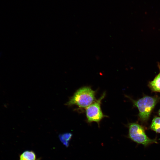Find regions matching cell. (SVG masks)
I'll return each instance as SVG.
<instances>
[{
    "label": "cell",
    "mask_w": 160,
    "mask_h": 160,
    "mask_svg": "<svg viewBox=\"0 0 160 160\" xmlns=\"http://www.w3.org/2000/svg\"><path fill=\"white\" fill-rule=\"evenodd\" d=\"M96 92L90 87L86 86L78 89L70 98L66 104L76 105L81 108H86L96 100Z\"/></svg>",
    "instance_id": "cell-1"
},
{
    "label": "cell",
    "mask_w": 160,
    "mask_h": 160,
    "mask_svg": "<svg viewBox=\"0 0 160 160\" xmlns=\"http://www.w3.org/2000/svg\"><path fill=\"white\" fill-rule=\"evenodd\" d=\"M159 98L150 96H145L137 100L131 99L133 105L138 109V116L141 121L146 122L149 118L152 111Z\"/></svg>",
    "instance_id": "cell-2"
},
{
    "label": "cell",
    "mask_w": 160,
    "mask_h": 160,
    "mask_svg": "<svg viewBox=\"0 0 160 160\" xmlns=\"http://www.w3.org/2000/svg\"><path fill=\"white\" fill-rule=\"evenodd\" d=\"M128 137L136 143L147 146L151 144L157 143L156 139L149 138L146 135L143 127L136 123L128 124Z\"/></svg>",
    "instance_id": "cell-3"
},
{
    "label": "cell",
    "mask_w": 160,
    "mask_h": 160,
    "mask_svg": "<svg viewBox=\"0 0 160 160\" xmlns=\"http://www.w3.org/2000/svg\"><path fill=\"white\" fill-rule=\"evenodd\" d=\"M105 95V93L104 92L98 100L86 108V115L88 123L95 122L99 126L100 121L106 116L103 114L101 108L102 100Z\"/></svg>",
    "instance_id": "cell-4"
},
{
    "label": "cell",
    "mask_w": 160,
    "mask_h": 160,
    "mask_svg": "<svg viewBox=\"0 0 160 160\" xmlns=\"http://www.w3.org/2000/svg\"><path fill=\"white\" fill-rule=\"evenodd\" d=\"M149 86L152 91L160 92V72L149 82Z\"/></svg>",
    "instance_id": "cell-5"
},
{
    "label": "cell",
    "mask_w": 160,
    "mask_h": 160,
    "mask_svg": "<svg viewBox=\"0 0 160 160\" xmlns=\"http://www.w3.org/2000/svg\"><path fill=\"white\" fill-rule=\"evenodd\" d=\"M36 155L32 151H25L20 156V160H36Z\"/></svg>",
    "instance_id": "cell-6"
},
{
    "label": "cell",
    "mask_w": 160,
    "mask_h": 160,
    "mask_svg": "<svg viewBox=\"0 0 160 160\" xmlns=\"http://www.w3.org/2000/svg\"><path fill=\"white\" fill-rule=\"evenodd\" d=\"M150 128L154 132L160 133V117L154 118L150 126Z\"/></svg>",
    "instance_id": "cell-7"
},
{
    "label": "cell",
    "mask_w": 160,
    "mask_h": 160,
    "mask_svg": "<svg viewBox=\"0 0 160 160\" xmlns=\"http://www.w3.org/2000/svg\"><path fill=\"white\" fill-rule=\"evenodd\" d=\"M72 134L70 133H65L59 135V137L60 141L65 146L68 147L69 145Z\"/></svg>",
    "instance_id": "cell-8"
},
{
    "label": "cell",
    "mask_w": 160,
    "mask_h": 160,
    "mask_svg": "<svg viewBox=\"0 0 160 160\" xmlns=\"http://www.w3.org/2000/svg\"><path fill=\"white\" fill-rule=\"evenodd\" d=\"M158 114H159V115L160 116V109L159 111Z\"/></svg>",
    "instance_id": "cell-9"
},
{
    "label": "cell",
    "mask_w": 160,
    "mask_h": 160,
    "mask_svg": "<svg viewBox=\"0 0 160 160\" xmlns=\"http://www.w3.org/2000/svg\"><path fill=\"white\" fill-rule=\"evenodd\" d=\"M36 160H39V159H38Z\"/></svg>",
    "instance_id": "cell-10"
}]
</instances>
